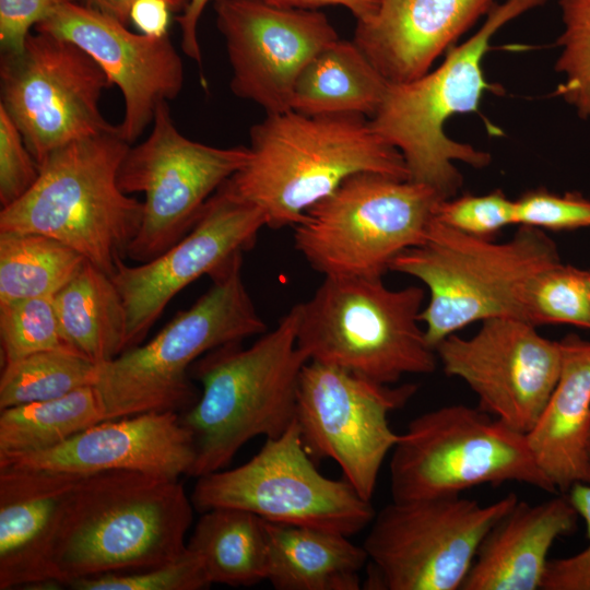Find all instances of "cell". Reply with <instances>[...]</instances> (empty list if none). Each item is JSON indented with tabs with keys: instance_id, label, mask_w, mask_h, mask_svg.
Masks as SVG:
<instances>
[{
	"instance_id": "cell-1",
	"label": "cell",
	"mask_w": 590,
	"mask_h": 590,
	"mask_svg": "<svg viewBox=\"0 0 590 590\" xmlns=\"http://www.w3.org/2000/svg\"><path fill=\"white\" fill-rule=\"evenodd\" d=\"M192 507L179 479L127 470L84 475L55 538L51 581L70 587L177 559L187 550Z\"/></svg>"
},
{
	"instance_id": "cell-2",
	"label": "cell",
	"mask_w": 590,
	"mask_h": 590,
	"mask_svg": "<svg viewBox=\"0 0 590 590\" xmlns=\"http://www.w3.org/2000/svg\"><path fill=\"white\" fill-rule=\"evenodd\" d=\"M248 150L246 164L224 184L261 209L272 228L294 227L352 175L409 179L401 153L359 115L267 114L250 129Z\"/></svg>"
},
{
	"instance_id": "cell-3",
	"label": "cell",
	"mask_w": 590,
	"mask_h": 590,
	"mask_svg": "<svg viewBox=\"0 0 590 590\" xmlns=\"http://www.w3.org/2000/svg\"><path fill=\"white\" fill-rule=\"evenodd\" d=\"M297 305L250 346L214 349L190 367L201 385L197 402L180 413L191 432L196 459L190 476L223 470L249 440L275 438L295 421L300 373Z\"/></svg>"
},
{
	"instance_id": "cell-4",
	"label": "cell",
	"mask_w": 590,
	"mask_h": 590,
	"mask_svg": "<svg viewBox=\"0 0 590 590\" xmlns=\"http://www.w3.org/2000/svg\"><path fill=\"white\" fill-rule=\"evenodd\" d=\"M559 261L556 244L542 229L519 226L510 239L496 243L433 219L424 239L396 257L389 271L413 276L426 286L428 302L420 321L435 349L476 321H527L534 276Z\"/></svg>"
},
{
	"instance_id": "cell-5",
	"label": "cell",
	"mask_w": 590,
	"mask_h": 590,
	"mask_svg": "<svg viewBox=\"0 0 590 590\" xmlns=\"http://www.w3.org/2000/svg\"><path fill=\"white\" fill-rule=\"evenodd\" d=\"M130 146L117 128L55 151L33 187L1 209L0 232L51 237L111 276L143 216V202L118 185Z\"/></svg>"
},
{
	"instance_id": "cell-6",
	"label": "cell",
	"mask_w": 590,
	"mask_h": 590,
	"mask_svg": "<svg viewBox=\"0 0 590 590\" xmlns=\"http://www.w3.org/2000/svg\"><path fill=\"white\" fill-rule=\"evenodd\" d=\"M210 278L211 287L152 340L99 364L94 388L105 421L149 412H185L199 398L189 373L197 359L266 332L243 279V256Z\"/></svg>"
},
{
	"instance_id": "cell-7",
	"label": "cell",
	"mask_w": 590,
	"mask_h": 590,
	"mask_svg": "<svg viewBox=\"0 0 590 590\" xmlns=\"http://www.w3.org/2000/svg\"><path fill=\"white\" fill-rule=\"evenodd\" d=\"M546 1L495 3L480 30L459 46L450 47L434 71L409 82L388 84L370 123L401 153L410 180L427 185L448 199L456 196L463 182L456 162L474 168L491 163L489 153L448 138L445 123L453 115L476 111L483 94L491 88L482 62L493 36Z\"/></svg>"
},
{
	"instance_id": "cell-8",
	"label": "cell",
	"mask_w": 590,
	"mask_h": 590,
	"mask_svg": "<svg viewBox=\"0 0 590 590\" xmlns=\"http://www.w3.org/2000/svg\"><path fill=\"white\" fill-rule=\"evenodd\" d=\"M425 291L389 288L382 278L327 275L297 304L296 341L308 361L382 385L432 374L438 357L421 328Z\"/></svg>"
},
{
	"instance_id": "cell-9",
	"label": "cell",
	"mask_w": 590,
	"mask_h": 590,
	"mask_svg": "<svg viewBox=\"0 0 590 590\" xmlns=\"http://www.w3.org/2000/svg\"><path fill=\"white\" fill-rule=\"evenodd\" d=\"M441 200L421 182L358 173L305 213L293 227L294 245L323 276L382 278L424 239Z\"/></svg>"
},
{
	"instance_id": "cell-10",
	"label": "cell",
	"mask_w": 590,
	"mask_h": 590,
	"mask_svg": "<svg viewBox=\"0 0 590 590\" xmlns=\"http://www.w3.org/2000/svg\"><path fill=\"white\" fill-rule=\"evenodd\" d=\"M392 500L460 495L482 484L557 491L536 465L526 434L480 408L441 406L413 418L392 449Z\"/></svg>"
},
{
	"instance_id": "cell-11",
	"label": "cell",
	"mask_w": 590,
	"mask_h": 590,
	"mask_svg": "<svg viewBox=\"0 0 590 590\" xmlns=\"http://www.w3.org/2000/svg\"><path fill=\"white\" fill-rule=\"evenodd\" d=\"M482 505L461 495L394 502L377 512L363 547L366 589H461L489 529L518 502Z\"/></svg>"
},
{
	"instance_id": "cell-12",
	"label": "cell",
	"mask_w": 590,
	"mask_h": 590,
	"mask_svg": "<svg viewBox=\"0 0 590 590\" xmlns=\"http://www.w3.org/2000/svg\"><path fill=\"white\" fill-rule=\"evenodd\" d=\"M200 512L236 508L269 522L317 528L347 536L370 524L376 512L344 480L321 474L306 451L296 420L267 438L246 463L197 477L191 493Z\"/></svg>"
},
{
	"instance_id": "cell-13",
	"label": "cell",
	"mask_w": 590,
	"mask_h": 590,
	"mask_svg": "<svg viewBox=\"0 0 590 590\" xmlns=\"http://www.w3.org/2000/svg\"><path fill=\"white\" fill-rule=\"evenodd\" d=\"M248 157L244 145L217 148L185 137L168 104L158 105L150 134L131 144L118 170L119 188L145 198L142 222L126 257L146 262L180 240L208 200Z\"/></svg>"
},
{
	"instance_id": "cell-14",
	"label": "cell",
	"mask_w": 590,
	"mask_h": 590,
	"mask_svg": "<svg viewBox=\"0 0 590 590\" xmlns=\"http://www.w3.org/2000/svg\"><path fill=\"white\" fill-rule=\"evenodd\" d=\"M0 106L20 130L38 167L55 151L117 130L99 101L113 84L75 44L36 32L17 54H2Z\"/></svg>"
},
{
	"instance_id": "cell-15",
	"label": "cell",
	"mask_w": 590,
	"mask_h": 590,
	"mask_svg": "<svg viewBox=\"0 0 590 590\" xmlns=\"http://www.w3.org/2000/svg\"><path fill=\"white\" fill-rule=\"evenodd\" d=\"M416 390L412 384L382 385L308 361L298 381L295 416L306 451L317 460H334L344 479L370 502L380 468L400 438L389 415Z\"/></svg>"
},
{
	"instance_id": "cell-16",
	"label": "cell",
	"mask_w": 590,
	"mask_h": 590,
	"mask_svg": "<svg viewBox=\"0 0 590 590\" xmlns=\"http://www.w3.org/2000/svg\"><path fill=\"white\" fill-rule=\"evenodd\" d=\"M535 328L517 318H493L472 337L453 333L435 347L444 371L469 386L480 409L522 434L540 416L562 366L559 341Z\"/></svg>"
},
{
	"instance_id": "cell-17",
	"label": "cell",
	"mask_w": 590,
	"mask_h": 590,
	"mask_svg": "<svg viewBox=\"0 0 590 590\" xmlns=\"http://www.w3.org/2000/svg\"><path fill=\"white\" fill-rule=\"evenodd\" d=\"M264 226L262 210L223 184L208 200L193 227L166 251L137 266L120 260L111 280L126 309L127 350L141 344L181 290L250 250Z\"/></svg>"
},
{
	"instance_id": "cell-18",
	"label": "cell",
	"mask_w": 590,
	"mask_h": 590,
	"mask_svg": "<svg viewBox=\"0 0 590 590\" xmlns=\"http://www.w3.org/2000/svg\"><path fill=\"white\" fill-rule=\"evenodd\" d=\"M215 12L232 68V92L267 114L292 109L298 74L339 38L318 10L281 8L263 0H217Z\"/></svg>"
},
{
	"instance_id": "cell-19",
	"label": "cell",
	"mask_w": 590,
	"mask_h": 590,
	"mask_svg": "<svg viewBox=\"0 0 590 590\" xmlns=\"http://www.w3.org/2000/svg\"><path fill=\"white\" fill-rule=\"evenodd\" d=\"M35 31L79 46L119 87L125 113L118 129L130 144L152 125L158 105L175 99L181 92L182 60L168 34H135L78 0L57 8Z\"/></svg>"
},
{
	"instance_id": "cell-20",
	"label": "cell",
	"mask_w": 590,
	"mask_h": 590,
	"mask_svg": "<svg viewBox=\"0 0 590 590\" xmlns=\"http://www.w3.org/2000/svg\"><path fill=\"white\" fill-rule=\"evenodd\" d=\"M196 459L191 432L176 412H149L102 421L52 448L0 458V469L20 468L88 475L138 471L179 479Z\"/></svg>"
},
{
	"instance_id": "cell-21",
	"label": "cell",
	"mask_w": 590,
	"mask_h": 590,
	"mask_svg": "<svg viewBox=\"0 0 590 590\" xmlns=\"http://www.w3.org/2000/svg\"><path fill=\"white\" fill-rule=\"evenodd\" d=\"M495 0H379L376 13L356 22L353 42L389 83L415 80Z\"/></svg>"
},
{
	"instance_id": "cell-22",
	"label": "cell",
	"mask_w": 590,
	"mask_h": 590,
	"mask_svg": "<svg viewBox=\"0 0 590 590\" xmlns=\"http://www.w3.org/2000/svg\"><path fill=\"white\" fill-rule=\"evenodd\" d=\"M83 476L0 469V590L55 583L50 579L52 545L66 506Z\"/></svg>"
},
{
	"instance_id": "cell-23",
	"label": "cell",
	"mask_w": 590,
	"mask_h": 590,
	"mask_svg": "<svg viewBox=\"0 0 590 590\" xmlns=\"http://www.w3.org/2000/svg\"><path fill=\"white\" fill-rule=\"evenodd\" d=\"M578 517L568 496L518 500L484 536L461 589H541L553 543L575 531Z\"/></svg>"
},
{
	"instance_id": "cell-24",
	"label": "cell",
	"mask_w": 590,
	"mask_h": 590,
	"mask_svg": "<svg viewBox=\"0 0 590 590\" xmlns=\"http://www.w3.org/2000/svg\"><path fill=\"white\" fill-rule=\"evenodd\" d=\"M559 343L557 382L526 436L536 465L566 493L590 475V341L568 334Z\"/></svg>"
},
{
	"instance_id": "cell-25",
	"label": "cell",
	"mask_w": 590,
	"mask_h": 590,
	"mask_svg": "<svg viewBox=\"0 0 590 590\" xmlns=\"http://www.w3.org/2000/svg\"><path fill=\"white\" fill-rule=\"evenodd\" d=\"M267 580L278 590H358L368 557L350 536L267 521Z\"/></svg>"
},
{
	"instance_id": "cell-26",
	"label": "cell",
	"mask_w": 590,
	"mask_h": 590,
	"mask_svg": "<svg viewBox=\"0 0 590 590\" xmlns=\"http://www.w3.org/2000/svg\"><path fill=\"white\" fill-rule=\"evenodd\" d=\"M388 84L353 39L339 37L303 68L293 88L291 107L308 116L373 117Z\"/></svg>"
},
{
	"instance_id": "cell-27",
	"label": "cell",
	"mask_w": 590,
	"mask_h": 590,
	"mask_svg": "<svg viewBox=\"0 0 590 590\" xmlns=\"http://www.w3.org/2000/svg\"><path fill=\"white\" fill-rule=\"evenodd\" d=\"M62 331L71 346L96 364L127 350V315L111 276L85 261L52 296Z\"/></svg>"
},
{
	"instance_id": "cell-28",
	"label": "cell",
	"mask_w": 590,
	"mask_h": 590,
	"mask_svg": "<svg viewBox=\"0 0 590 590\" xmlns=\"http://www.w3.org/2000/svg\"><path fill=\"white\" fill-rule=\"evenodd\" d=\"M187 547L200 558L211 585L251 587L267 580V521L252 512L203 511Z\"/></svg>"
},
{
	"instance_id": "cell-29",
	"label": "cell",
	"mask_w": 590,
	"mask_h": 590,
	"mask_svg": "<svg viewBox=\"0 0 590 590\" xmlns=\"http://www.w3.org/2000/svg\"><path fill=\"white\" fill-rule=\"evenodd\" d=\"M102 421L103 405L94 386L0 410V458L52 448Z\"/></svg>"
},
{
	"instance_id": "cell-30",
	"label": "cell",
	"mask_w": 590,
	"mask_h": 590,
	"mask_svg": "<svg viewBox=\"0 0 590 590\" xmlns=\"http://www.w3.org/2000/svg\"><path fill=\"white\" fill-rule=\"evenodd\" d=\"M87 261L42 234L0 232V302L52 297Z\"/></svg>"
},
{
	"instance_id": "cell-31",
	"label": "cell",
	"mask_w": 590,
	"mask_h": 590,
	"mask_svg": "<svg viewBox=\"0 0 590 590\" xmlns=\"http://www.w3.org/2000/svg\"><path fill=\"white\" fill-rule=\"evenodd\" d=\"M99 364L81 354L49 350L2 366L0 410L67 396L94 386Z\"/></svg>"
},
{
	"instance_id": "cell-32",
	"label": "cell",
	"mask_w": 590,
	"mask_h": 590,
	"mask_svg": "<svg viewBox=\"0 0 590 590\" xmlns=\"http://www.w3.org/2000/svg\"><path fill=\"white\" fill-rule=\"evenodd\" d=\"M0 343L2 366L42 351L78 353L62 331L52 297L0 302Z\"/></svg>"
},
{
	"instance_id": "cell-33",
	"label": "cell",
	"mask_w": 590,
	"mask_h": 590,
	"mask_svg": "<svg viewBox=\"0 0 590 590\" xmlns=\"http://www.w3.org/2000/svg\"><path fill=\"white\" fill-rule=\"evenodd\" d=\"M527 321L571 324L590 330L587 270L556 262L539 272L529 288Z\"/></svg>"
},
{
	"instance_id": "cell-34",
	"label": "cell",
	"mask_w": 590,
	"mask_h": 590,
	"mask_svg": "<svg viewBox=\"0 0 590 590\" xmlns=\"http://www.w3.org/2000/svg\"><path fill=\"white\" fill-rule=\"evenodd\" d=\"M563 31L555 63L562 75L555 94L590 122V0L558 1Z\"/></svg>"
},
{
	"instance_id": "cell-35",
	"label": "cell",
	"mask_w": 590,
	"mask_h": 590,
	"mask_svg": "<svg viewBox=\"0 0 590 590\" xmlns=\"http://www.w3.org/2000/svg\"><path fill=\"white\" fill-rule=\"evenodd\" d=\"M211 586L203 565L188 547L177 559L130 573H111L71 583L75 590H201Z\"/></svg>"
},
{
	"instance_id": "cell-36",
	"label": "cell",
	"mask_w": 590,
	"mask_h": 590,
	"mask_svg": "<svg viewBox=\"0 0 590 590\" xmlns=\"http://www.w3.org/2000/svg\"><path fill=\"white\" fill-rule=\"evenodd\" d=\"M515 200L502 190L474 196L441 200L436 206L434 219L459 232L482 238H492L497 232L514 222Z\"/></svg>"
},
{
	"instance_id": "cell-37",
	"label": "cell",
	"mask_w": 590,
	"mask_h": 590,
	"mask_svg": "<svg viewBox=\"0 0 590 590\" xmlns=\"http://www.w3.org/2000/svg\"><path fill=\"white\" fill-rule=\"evenodd\" d=\"M514 222L542 231L590 227V198L579 192L558 194L544 188L532 189L515 200Z\"/></svg>"
},
{
	"instance_id": "cell-38",
	"label": "cell",
	"mask_w": 590,
	"mask_h": 590,
	"mask_svg": "<svg viewBox=\"0 0 590 590\" xmlns=\"http://www.w3.org/2000/svg\"><path fill=\"white\" fill-rule=\"evenodd\" d=\"M39 167L7 111L0 106V203L7 208L36 182Z\"/></svg>"
},
{
	"instance_id": "cell-39",
	"label": "cell",
	"mask_w": 590,
	"mask_h": 590,
	"mask_svg": "<svg viewBox=\"0 0 590 590\" xmlns=\"http://www.w3.org/2000/svg\"><path fill=\"white\" fill-rule=\"evenodd\" d=\"M568 493L586 522L589 544L573 556L548 560L542 590H590V484L577 483Z\"/></svg>"
},
{
	"instance_id": "cell-40",
	"label": "cell",
	"mask_w": 590,
	"mask_h": 590,
	"mask_svg": "<svg viewBox=\"0 0 590 590\" xmlns=\"http://www.w3.org/2000/svg\"><path fill=\"white\" fill-rule=\"evenodd\" d=\"M74 0H0V47L2 54L20 52L31 27Z\"/></svg>"
},
{
	"instance_id": "cell-41",
	"label": "cell",
	"mask_w": 590,
	"mask_h": 590,
	"mask_svg": "<svg viewBox=\"0 0 590 590\" xmlns=\"http://www.w3.org/2000/svg\"><path fill=\"white\" fill-rule=\"evenodd\" d=\"M167 0H134L130 10V22L142 34L150 36L167 35L170 14Z\"/></svg>"
},
{
	"instance_id": "cell-42",
	"label": "cell",
	"mask_w": 590,
	"mask_h": 590,
	"mask_svg": "<svg viewBox=\"0 0 590 590\" xmlns=\"http://www.w3.org/2000/svg\"><path fill=\"white\" fill-rule=\"evenodd\" d=\"M217 0H190L186 9L176 17L181 31V50L201 67L202 55L198 39V24L204 8Z\"/></svg>"
},
{
	"instance_id": "cell-43",
	"label": "cell",
	"mask_w": 590,
	"mask_h": 590,
	"mask_svg": "<svg viewBox=\"0 0 590 590\" xmlns=\"http://www.w3.org/2000/svg\"><path fill=\"white\" fill-rule=\"evenodd\" d=\"M267 3L288 9L318 10L327 5L346 8L358 21L371 17L379 5V0H263Z\"/></svg>"
},
{
	"instance_id": "cell-44",
	"label": "cell",
	"mask_w": 590,
	"mask_h": 590,
	"mask_svg": "<svg viewBox=\"0 0 590 590\" xmlns=\"http://www.w3.org/2000/svg\"><path fill=\"white\" fill-rule=\"evenodd\" d=\"M134 0H81V3L97 10L118 22L130 23V10ZM173 13L182 12L190 0H167Z\"/></svg>"
},
{
	"instance_id": "cell-45",
	"label": "cell",
	"mask_w": 590,
	"mask_h": 590,
	"mask_svg": "<svg viewBox=\"0 0 590 590\" xmlns=\"http://www.w3.org/2000/svg\"><path fill=\"white\" fill-rule=\"evenodd\" d=\"M587 281H588V287H589V294H590V270H587Z\"/></svg>"
},
{
	"instance_id": "cell-46",
	"label": "cell",
	"mask_w": 590,
	"mask_h": 590,
	"mask_svg": "<svg viewBox=\"0 0 590 590\" xmlns=\"http://www.w3.org/2000/svg\"><path fill=\"white\" fill-rule=\"evenodd\" d=\"M589 459H590V446H589ZM588 483L590 484V475H589V482Z\"/></svg>"
}]
</instances>
